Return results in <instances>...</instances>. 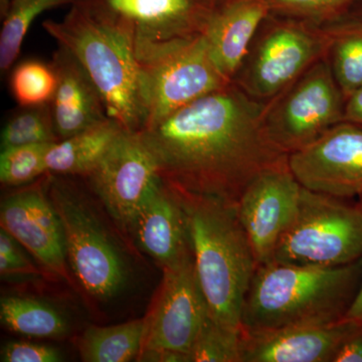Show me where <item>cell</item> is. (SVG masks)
I'll return each mask as SVG.
<instances>
[{
	"label": "cell",
	"instance_id": "1",
	"mask_svg": "<svg viewBox=\"0 0 362 362\" xmlns=\"http://www.w3.org/2000/svg\"><path fill=\"white\" fill-rule=\"evenodd\" d=\"M265 105L232 82L139 134L162 180L237 204L255 178L288 163L266 129Z\"/></svg>",
	"mask_w": 362,
	"mask_h": 362
},
{
	"label": "cell",
	"instance_id": "2",
	"mask_svg": "<svg viewBox=\"0 0 362 362\" xmlns=\"http://www.w3.org/2000/svg\"><path fill=\"white\" fill-rule=\"evenodd\" d=\"M362 278V259L337 267L272 259L257 267L244 308L243 331L323 325L344 319Z\"/></svg>",
	"mask_w": 362,
	"mask_h": 362
},
{
	"label": "cell",
	"instance_id": "3",
	"mask_svg": "<svg viewBox=\"0 0 362 362\" xmlns=\"http://www.w3.org/2000/svg\"><path fill=\"white\" fill-rule=\"evenodd\" d=\"M175 188L187 216L195 272L209 315L225 327L243 330L245 299L258 263L235 204Z\"/></svg>",
	"mask_w": 362,
	"mask_h": 362
},
{
	"label": "cell",
	"instance_id": "4",
	"mask_svg": "<svg viewBox=\"0 0 362 362\" xmlns=\"http://www.w3.org/2000/svg\"><path fill=\"white\" fill-rule=\"evenodd\" d=\"M62 21H45V32L78 59L103 98L109 118L124 130L140 132L144 114L140 65L130 40L77 4Z\"/></svg>",
	"mask_w": 362,
	"mask_h": 362
},
{
	"label": "cell",
	"instance_id": "5",
	"mask_svg": "<svg viewBox=\"0 0 362 362\" xmlns=\"http://www.w3.org/2000/svg\"><path fill=\"white\" fill-rule=\"evenodd\" d=\"M47 194L63 226L69 265L78 284L99 301L117 296L125 287L129 272L92 202L66 176L49 173Z\"/></svg>",
	"mask_w": 362,
	"mask_h": 362
},
{
	"label": "cell",
	"instance_id": "6",
	"mask_svg": "<svg viewBox=\"0 0 362 362\" xmlns=\"http://www.w3.org/2000/svg\"><path fill=\"white\" fill-rule=\"evenodd\" d=\"M330 45L325 25L270 13L232 82L252 99L269 103L305 71L326 58Z\"/></svg>",
	"mask_w": 362,
	"mask_h": 362
},
{
	"label": "cell",
	"instance_id": "7",
	"mask_svg": "<svg viewBox=\"0 0 362 362\" xmlns=\"http://www.w3.org/2000/svg\"><path fill=\"white\" fill-rule=\"evenodd\" d=\"M362 259V211L344 199L302 187L291 226L274 259L286 263L337 267Z\"/></svg>",
	"mask_w": 362,
	"mask_h": 362
},
{
	"label": "cell",
	"instance_id": "8",
	"mask_svg": "<svg viewBox=\"0 0 362 362\" xmlns=\"http://www.w3.org/2000/svg\"><path fill=\"white\" fill-rule=\"evenodd\" d=\"M125 35L139 63L204 35L218 0H74Z\"/></svg>",
	"mask_w": 362,
	"mask_h": 362
},
{
	"label": "cell",
	"instance_id": "9",
	"mask_svg": "<svg viewBox=\"0 0 362 362\" xmlns=\"http://www.w3.org/2000/svg\"><path fill=\"white\" fill-rule=\"evenodd\" d=\"M345 101L326 57L265 105L264 123L273 142L289 156L343 122Z\"/></svg>",
	"mask_w": 362,
	"mask_h": 362
},
{
	"label": "cell",
	"instance_id": "10",
	"mask_svg": "<svg viewBox=\"0 0 362 362\" xmlns=\"http://www.w3.org/2000/svg\"><path fill=\"white\" fill-rule=\"evenodd\" d=\"M139 65L143 129L157 125L195 100L232 83L211 61L202 35L182 40Z\"/></svg>",
	"mask_w": 362,
	"mask_h": 362
},
{
	"label": "cell",
	"instance_id": "11",
	"mask_svg": "<svg viewBox=\"0 0 362 362\" xmlns=\"http://www.w3.org/2000/svg\"><path fill=\"white\" fill-rule=\"evenodd\" d=\"M83 178L116 226L129 233L159 175L139 132L123 130L96 168Z\"/></svg>",
	"mask_w": 362,
	"mask_h": 362
},
{
	"label": "cell",
	"instance_id": "12",
	"mask_svg": "<svg viewBox=\"0 0 362 362\" xmlns=\"http://www.w3.org/2000/svg\"><path fill=\"white\" fill-rule=\"evenodd\" d=\"M209 316V306L195 272L194 256L163 269V280L146 318L142 349H190Z\"/></svg>",
	"mask_w": 362,
	"mask_h": 362
},
{
	"label": "cell",
	"instance_id": "13",
	"mask_svg": "<svg viewBox=\"0 0 362 362\" xmlns=\"http://www.w3.org/2000/svg\"><path fill=\"white\" fill-rule=\"evenodd\" d=\"M288 164L307 189L343 199L362 197V125L343 121L333 126L289 154Z\"/></svg>",
	"mask_w": 362,
	"mask_h": 362
},
{
	"label": "cell",
	"instance_id": "14",
	"mask_svg": "<svg viewBox=\"0 0 362 362\" xmlns=\"http://www.w3.org/2000/svg\"><path fill=\"white\" fill-rule=\"evenodd\" d=\"M302 187L286 163L259 175L240 195L235 209L258 266L274 259L296 216Z\"/></svg>",
	"mask_w": 362,
	"mask_h": 362
},
{
	"label": "cell",
	"instance_id": "15",
	"mask_svg": "<svg viewBox=\"0 0 362 362\" xmlns=\"http://www.w3.org/2000/svg\"><path fill=\"white\" fill-rule=\"evenodd\" d=\"M49 173L2 199L0 226L47 270L70 281L65 235L47 194Z\"/></svg>",
	"mask_w": 362,
	"mask_h": 362
},
{
	"label": "cell",
	"instance_id": "16",
	"mask_svg": "<svg viewBox=\"0 0 362 362\" xmlns=\"http://www.w3.org/2000/svg\"><path fill=\"white\" fill-rule=\"evenodd\" d=\"M129 233L162 270L194 256L180 195L160 176L136 214Z\"/></svg>",
	"mask_w": 362,
	"mask_h": 362
},
{
	"label": "cell",
	"instance_id": "17",
	"mask_svg": "<svg viewBox=\"0 0 362 362\" xmlns=\"http://www.w3.org/2000/svg\"><path fill=\"white\" fill-rule=\"evenodd\" d=\"M356 324L342 319L323 325L244 331V362H332Z\"/></svg>",
	"mask_w": 362,
	"mask_h": 362
},
{
	"label": "cell",
	"instance_id": "18",
	"mask_svg": "<svg viewBox=\"0 0 362 362\" xmlns=\"http://www.w3.org/2000/svg\"><path fill=\"white\" fill-rule=\"evenodd\" d=\"M51 65L58 84L49 106L59 140L109 119L96 85L69 49L59 45Z\"/></svg>",
	"mask_w": 362,
	"mask_h": 362
},
{
	"label": "cell",
	"instance_id": "19",
	"mask_svg": "<svg viewBox=\"0 0 362 362\" xmlns=\"http://www.w3.org/2000/svg\"><path fill=\"white\" fill-rule=\"evenodd\" d=\"M270 13L267 0H226L214 9L202 35L211 61L226 80L232 82Z\"/></svg>",
	"mask_w": 362,
	"mask_h": 362
},
{
	"label": "cell",
	"instance_id": "20",
	"mask_svg": "<svg viewBox=\"0 0 362 362\" xmlns=\"http://www.w3.org/2000/svg\"><path fill=\"white\" fill-rule=\"evenodd\" d=\"M123 130L118 123L109 118L82 132L52 143L45 157L47 171L52 175L85 177L96 168Z\"/></svg>",
	"mask_w": 362,
	"mask_h": 362
},
{
	"label": "cell",
	"instance_id": "21",
	"mask_svg": "<svg viewBox=\"0 0 362 362\" xmlns=\"http://www.w3.org/2000/svg\"><path fill=\"white\" fill-rule=\"evenodd\" d=\"M0 320L6 329L23 337L59 339L70 332L66 317L56 307L37 298L2 297Z\"/></svg>",
	"mask_w": 362,
	"mask_h": 362
},
{
	"label": "cell",
	"instance_id": "22",
	"mask_svg": "<svg viewBox=\"0 0 362 362\" xmlns=\"http://www.w3.org/2000/svg\"><path fill=\"white\" fill-rule=\"evenodd\" d=\"M146 331V318L113 326H90L78 341L81 358L85 362L137 361Z\"/></svg>",
	"mask_w": 362,
	"mask_h": 362
},
{
	"label": "cell",
	"instance_id": "23",
	"mask_svg": "<svg viewBox=\"0 0 362 362\" xmlns=\"http://www.w3.org/2000/svg\"><path fill=\"white\" fill-rule=\"evenodd\" d=\"M325 26L331 35L327 59L347 100L362 87V23L346 14Z\"/></svg>",
	"mask_w": 362,
	"mask_h": 362
},
{
	"label": "cell",
	"instance_id": "24",
	"mask_svg": "<svg viewBox=\"0 0 362 362\" xmlns=\"http://www.w3.org/2000/svg\"><path fill=\"white\" fill-rule=\"evenodd\" d=\"M74 0H11L0 32V69L7 71L20 54L33 21L54 7L73 4Z\"/></svg>",
	"mask_w": 362,
	"mask_h": 362
},
{
	"label": "cell",
	"instance_id": "25",
	"mask_svg": "<svg viewBox=\"0 0 362 362\" xmlns=\"http://www.w3.org/2000/svg\"><path fill=\"white\" fill-rule=\"evenodd\" d=\"M59 140L49 103L21 107L9 116L1 131V149Z\"/></svg>",
	"mask_w": 362,
	"mask_h": 362
},
{
	"label": "cell",
	"instance_id": "26",
	"mask_svg": "<svg viewBox=\"0 0 362 362\" xmlns=\"http://www.w3.org/2000/svg\"><path fill=\"white\" fill-rule=\"evenodd\" d=\"M190 362H244V331L207 317L189 351Z\"/></svg>",
	"mask_w": 362,
	"mask_h": 362
},
{
	"label": "cell",
	"instance_id": "27",
	"mask_svg": "<svg viewBox=\"0 0 362 362\" xmlns=\"http://www.w3.org/2000/svg\"><path fill=\"white\" fill-rule=\"evenodd\" d=\"M58 78L51 64L30 59L11 73V94L21 107L49 104L56 92Z\"/></svg>",
	"mask_w": 362,
	"mask_h": 362
},
{
	"label": "cell",
	"instance_id": "28",
	"mask_svg": "<svg viewBox=\"0 0 362 362\" xmlns=\"http://www.w3.org/2000/svg\"><path fill=\"white\" fill-rule=\"evenodd\" d=\"M52 144L40 143L1 149L0 181L2 185L8 187H25L49 173L45 157Z\"/></svg>",
	"mask_w": 362,
	"mask_h": 362
},
{
	"label": "cell",
	"instance_id": "29",
	"mask_svg": "<svg viewBox=\"0 0 362 362\" xmlns=\"http://www.w3.org/2000/svg\"><path fill=\"white\" fill-rule=\"evenodd\" d=\"M358 0H267L271 13L325 25L346 16Z\"/></svg>",
	"mask_w": 362,
	"mask_h": 362
},
{
	"label": "cell",
	"instance_id": "30",
	"mask_svg": "<svg viewBox=\"0 0 362 362\" xmlns=\"http://www.w3.org/2000/svg\"><path fill=\"white\" fill-rule=\"evenodd\" d=\"M23 247L6 230H0V274L2 279L30 278L40 271L23 252Z\"/></svg>",
	"mask_w": 362,
	"mask_h": 362
},
{
	"label": "cell",
	"instance_id": "31",
	"mask_svg": "<svg viewBox=\"0 0 362 362\" xmlns=\"http://www.w3.org/2000/svg\"><path fill=\"white\" fill-rule=\"evenodd\" d=\"M2 362H61L64 356L59 349L49 345L28 341H11L1 349Z\"/></svg>",
	"mask_w": 362,
	"mask_h": 362
},
{
	"label": "cell",
	"instance_id": "32",
	"mask_svg": "<svg viewBox=\"0 0 362 362\" xmlns=\"http://www.w3.org/2000/svg\"><path fill=\"white\" fill-rule=\"evenodd\" d=\"M332 362H362V324L356 322L343 338Z\"/></svg>",
	"mask_w": 362,
	"mask_h": 362
},
{
	"label": "cell",
	"instance_id": "33",
	"mask_svg": "<svg viewBox=\"0 0 362 362\" xmlns=\"http://www.w3.org/2000/svg\"><path fill=\"white\" fill-rule=\"evenodd\" d=\"M142 362H190L189 356L185 352L168 349H143L137 361Z\"/></svg>",
	"mask_w": 362,
	"mask_h": 362
},
{
	"label": "cell",
	"instance_id": "34",
	"mask_svg": "<svg viewBox=\"0 0 362 362\" xmlns=\"http://www.w3.org/2000/svg\"><path fill=\"white\" fill-rule=\"evenodd\" d=\"M343 121L362 125V87L345 101Z\"/></svg>",
	"mask_w": 362,
	"mask_h": 362
},
{
	"label": "cell",
	"instance_id": "35",
	"mask_svg": "<svg viewBox=\"0 0 362 362\" xmlns=\"http://www.w3.org/2000/svg\"><path fill=\"white\" fill-rule=\"evenodd\" d=\"M344 319L362 324V278L358 291H357L354 301H352L351 305H350L349 311H347Z\"/></svg>",
	"mask_w": 362,
	"mask_h": 362
},
{
	"label": "cell",
	"instance_id": "36",
	"mask_svg": "<svg viewBox=\"0 0 362 362\" xmlns=\"http://www.w3.org/2000/svg\"><path fill=\"white\" fill-rule=\"evenodd\" d=\"M347 16L362 23V0H358L354 4Z\"/></svg>",
	"mask_w": 362,
	"mask_h": 362
},
{
	"label": "cell",
	"instance_id": "37",
	"mask_svg": "<svg viewBox=\"0 0 362 362\" xmlns=\"http://www.w3.org/2000/svg\"><path fill=\"white\" fill-rule=\"evenodd\" d=\"M11 0H0V13H1V18L6 16L9 6H11Z\"/></svg>",
	"mask_w": 362,
	"mask_h": 362
},
{
	"label": "cell",
	"instance_id": "38",
	"mask_svg": "<svg viewBox=\"0 0 362 362\" xmlns=\"http://www.w3.org/2000/svg\"><path fill=\"white\" fill-rule=\"evenodd\" d=\"M359 206H361V209L362 211V197H361V202H359Z\"/></svg>",
	"mask_w": 362,
	"mask_h": 362
},
{
	"label": "cell",
	"instance_id": "39",
	"mask_svg": "<svg viewBox=\"0 0 362 362\" xmlns=\"http://www.w3.org/2000/svg\"><path fill=\"white\" fill-rule=\"evenodd\" d=\"M223 1H226V0H218V4H220V2H223Z\"/></svg>",
	"mask_w": 362,
	"mask_h": 362
}]
</instances>
